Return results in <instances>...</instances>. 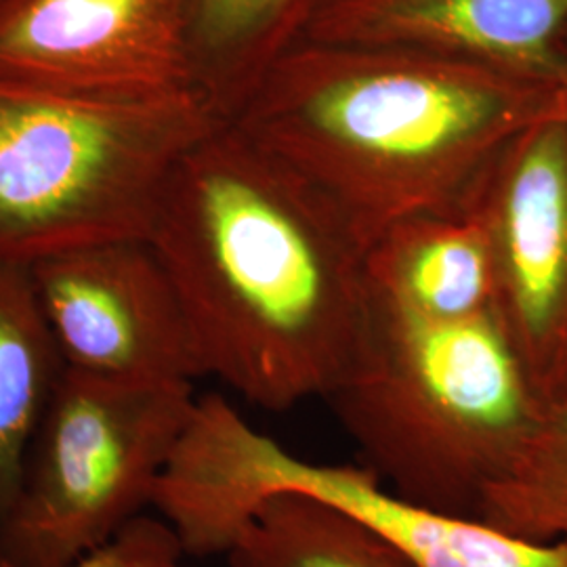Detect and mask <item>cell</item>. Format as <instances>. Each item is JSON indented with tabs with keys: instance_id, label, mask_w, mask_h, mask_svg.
I'll return each mask as SVG.
<instances>
[{
	"instance_id": "7",
	"label": "cell",
	"mask_w": 567,
	"mask_h": 567,
	"mask_svg": "<svg viewBox=\"0 0 567 567\" xmlns=\"http://www.w3.org/2000/svg\"><path fill=\"white\" fill-rule=\"evenodd\" d=\"M63 365L137 383H194L182 305L150 243H107L28 265Z\"/></svg>"
},
{
	"instance_id": "16",
	"label": "cell",
	"mask_w": 567,
	"mask_h": 567,
	"mask_svg": "<svg viewBox=\"0 0 567 567\" xmlns=\"http://www.w3.org/2000/svg\"><path fill=\"white\" fill-rule=\"evenodd\" d=\"M175 529L164 519L140 515L105 545L68 567H189Z\"/></svg>"
},
{
	"instance_id": "12",
	"label": "cell",
	"mask_w": 567,
	"mask_h": 567,
	"mask_svg": "<svg viewBox=\"0 0 567 567\" xmlns=\"http://www.w3.org/2000/svg\"><path fill=\"white\" fill-rule=\"evenodd\" d=\"M63 370L28 265L0 259V534Z\"/></svg>"
},
{
	"instance_id": "15",
	"label": "cell",
	"mask_w": 567,
	"mask_h": 567,
	"mask_svg": "<svg viewBox=\"0 0 567 567\" xmlns=\"http://www.w3.org/2000/svg\"><path fill=\"white\" fill-rule=\"evenodd\" d=\"M480 519L526 540L567 545V395L547 398L524 444L487 487Z\"/></svg>"
},
{
	"instance_id": "5",
	"label": "cell",
	"mask_w": 567,
	"mask_h": 567,
	"mask_svg": "<svg viewBox=\"0 0 567 567\" xmlns=\"http://www.w3.org/2000/svg\"><path fill=\"white\" fill-rule=\"evenodd\" d=\"M299 492L377 527L419 567H567V545L412 505L365 468L316 463L250 425L219 393L196 398L154 505L194 557L227 553L274 494Z\"/></svg>"
},
{
	"instance_id": "17",
	"label": "cell",
	"mask_w": 567,
	"mask_h": 567,
	"mask_svg": "<svg viewBox=\"0 0 567 567\" xmlns=\"http://www.w3.org/2000/svg\"><path fill=\"white\" fill-rule=\"evenodd\" d=\"M564 395H567V353L545 389V398H564Z\"/></svg>"
},
{
	"instance_id": "9",
	"label": "cell",
	"mask_w": 567,
	"mask_h": 567,
	"mask_svg": "<svg viewBox=\"0 0 567 567\" xmlns=\"http://www.w3.org/2000/svg\"><path fill=\"white\" fill-rule=\"evenodd\" d=\"M0 81L107 97L198 89L187 0H0Z\"/></svg>"
},
{
	"instance_id": "6",
	"label": "cell",
	"mask_w": 567,
	"mask_h": 567,
	"mask_svg": "<svg viewBox=\"0 0 567 567\" xmlns=\"http://www.w3.org/2000/svg\"><path fill=\"white\" fill-rule=\"evenodd\" d=\"M194 404L192 383L137 385L65 368L0 534V564L72 566L143 515Z\"/></svg>"
},
{
	"instance_id": "19",
	"label": "cell",
	"mask_w": 567,
	"mask_h": 567,
	"mask_svg": "<svg viewBox=\"0 0 567 567\" xmlns=\"http://www.w3.org/2000/svg\"><path fill=\"white\" fill-rule=\"evenodd\" d=\"M0 567H7V566H4V564H0Z\"/></svg>"
},
{
	"instance_id": "1",
	"label": "cell",
	"mask_w": 567,
	"mask_h": 567,
	"mask_svg": "<svg viewBox=\"0 0 567 567\" xmlns=\"http://www.w3.org/2000/svg\"><path fill=\"white\" fill-rule=\"evenodd\" d=\"M147 243L203 377L267 412L332 393L370 309L365 248L301 175L224 122L177 164Z\"/></svg>"
},
{
	"instance_id": "13",
	"label": "cell",
	"mask_w": 567,
	"mask_h": 567,
	"mask_svg": "<svg viewBox=\"0 0 567 567\" xmlns=\"http://www.w3.org/2000/svg\"><path fill=\"white\" fill-rule=\"evenodd\" d=\"M318 0H187L196 86L227 122L265 72L303 41Z\"/></svg>"
},
{
	"instance_id": "2",
	"label": "cell",
	"mask_w": 567,
	"mask_h": 567,
	"mask_svg": "<svg viewBox=\"0 0 567 567\" xmlns=\"http://www.w3.org/2000/svg\"><path fill=\"white\" fill-rule=\"evenodd\" d=\"M557 116V86L435 53L297 42L229 124L318 189L368 246L463 210L508 143Z\"/></svg>"
},
{
	"instance_id": "8",
	"label": "cell",
	"mask_w": 567,
	"mask_h": 567,
	"mask_svg": "<svg viewBox=\"0 0 567 567\" xmlns=\"http://www.w3.org/2000/svg\"><path fill=\"white\" fill-rule=\"evenodd\" d=\"M471 206L486 227L494 313L545 395L567 353V126L547 118L508 143Z\"/></svg>"
},
{
	"instance_id": "10",
	"label": "cell",
	"mask_w": 567,
	"mask_h": 567,
	"mask_svg": "<svg viewBox=\"0 0 567 567\" xmlns=\"http://www.w3.org/2000/svg\"><path fill=\"white\" fill-rule=\"evenodd\" d=\"M303 41L414 49L559 89L567 0H318Z\"/></svg>"
},
{
	"instance_id": "14",
	"label": "cell",
	"mask_w": 567,
	"mask_h": 567,
	"mask_svg": "<svg viewBox=\"0 0 567 567\" xmlns=\"http://www.w3.org/2000/svg\"><path fill=\"white\" fill-rule=\"evenodd\" d=\"M225 557L229 567H419L377 527L299 492L264 501Z\"/></svg>"
},
{
	"instance_id": "18",
	"label": "cell",
	"mask_w": 567,
	"mask_h": 567,
	"mask_svg": "<svg viewBox=\"0 0 567 567\" xmlns=\"http://www.w3.org/2000/svg\"><path fill=\"white\" fill-rule=\"evenodd\" d=\"M567 126V74L557 89V116Z\"/></svg>"
},
{
	"instance_id": "4",
	"label": "cell",
	"mask_w": 567,
	"mask_h": 567,
	"mask_svg": "<svg viewBox=\"0 0 567 567\" xmlns=\"http://www.w3.org/2000/svg\"><path fill=\"white\" fill-rule=\"evenodd\" d=\"M224 122L198 89L107 97L0 81V259L147 243L177 164Z\"/></svg>"
},
{
	"instance_id": "3",
	"label": "cell",
	"mask_w": 567,
	"mask_h": 567,
	"mask_svg": "<svg viewBox=\"0 0 567 567\" xmlns=\"http://www.w3.org/2000/svg\"><path fill=\"white\" fill-rule=\"evenodd\" d=\"M326 400L383 486L412 505L477 519L547 402L494 311L437 322L372 295Z\"/></svg>"
},
{
	"instance_id": "11",
	"label": "cell",
	"mask_w": 567,
	"mask_h": 567,
	"mask_svg": "<svg viewBox=\"0 0 567 567\" xmlns=\"http://www.w3.org/2000/svg\"><path fill=\"white\" fill-rule=\"evenodd\" d=\"M370 295L410 316L456 322L494 311L486 227L466 206L389 227L365 250Z\"/></svg>"
}]
</instances>
